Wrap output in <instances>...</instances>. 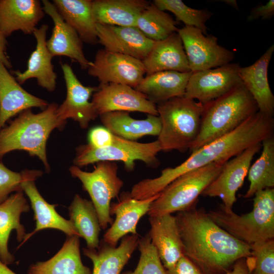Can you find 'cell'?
Returning <instances> with one entry per match:
<instances>
[{
  "instance_id": "obj_26",
  "label": "cell",
  "mask_w": 274,
  "mask_h": 274,
  "mask_svg": "<svg viewBox=\"0 0 274 274\" xmlns=\"http://www.w3.org/2000/svg\"><path fill=\"white\" fill-rule=\"evenodd\" d=\"M142 61L146 75L166 71L191 72L182 40L177 32L165 39L155 41Z\"/></svg>"
},
{
  "instance_id": "obj_21",
  "label": "cell",
  "mask_w": 274,
  "mask_h": 274,
  "mask_svg": "<svg viewBox=\"0 0 274 274\" xmlns=\"http://www.w3.org/2000/svg\"><path fill=\"white\" fill-rule=\"evenodd\" d=\"M273 52L272 44L254 63L239 70L241 82L256 102L258 111L272 117L274 95L268 82V68Z\"/></svg>"
},
{
  "instance_id": "obj_28",
  "label": "cell",
  "mask_w": 274,
  "mask_h": 274,
  "mask_svg": "<svg viewBox=\"0 0 274 274\" xmlns=\"http://www.w3.org/2000/svg\"><path fill=\"white\" fill-rule=\"evenodd\" d=\"M192 74L173 71L146 75L134 88L157 105L171 98L184 96Z\"/></svg>"
},
{
  "instance_id": "obj_40",
  "label": "cell",
  "mask_w": 274,
  "mask_h": 274,
  "mask_svg": "<svg viewBox=\"0 0 274 274\" xmlns=\"http://www.w3.org/2000/svg\"><path fill=\"white\" fill-rule=\"evenodd\" d=\"M88 139L90 146L96 148H102L112 145L114 134L105 127L98 126L90 130Z\"/></svg>"
},
{
  "instance_id": "obj_22",
  "label": "cell",
  "mask_w": 274,
  "mask_h": 274,
  "mask_svg": "<svg viewBox=\"0 0 274 274\" xmlns=\"http://www.w3.org/2000/svg\"><path fill=\"white\" fill-rule=\"evenodd\" d=\"M48 28V25L44 24L35 30L33 35L36 39L37 45L28 59L27 69L23 72L12 71V73L20 84L28 79L35 78L40 86L53 92L56 86L57 75L52 63L53 56L46 44Z\"/></svg>"
},
{
  "instance_id": "obj_8",
  "label": "cell",
  "mask_w": 274,
  "mask_h": 274,
  "mask_svg": "<svg viewBox=\"0 0 274 274\" xmlns=\"http://www.w3.org/2000/svg\"><path fill=\"white\" fill-rule=\"evenodd\" d=\"M161 151L157 140L147 143L130 141L114 135L110 146L96 148L89 144L79 146L74 159V165L82 167L99 161H119L123 162L128 172L133 170L135 161L141 160L152 167L158 166L157 155Z\"/></svg>"
},
{
  "instance_id": "obj_35",
  "label": "cell",
  "mask_w": 274,
  "mask_h": 274,
  "mask_svg": "<svg viewBox=\"0 0 274 274\" xmlns=\"http://www.w3.org/2000/svg\"><path fill=\"white\" fill-rule=\"evenodd\" d=\"M176 25L170 15L151 3L139 15L135 27L150 40L158 41L177 32Z\"/></svg>"
},
{
  "instance_id": "obj_4",
  "label": "cell",
  "mask_w": 274,
  "mask_h": 274,
  "mask_svg": "<svg viewBox=\"0 0 274 274\" xmlns=\"http://www.w3.org/2000/svg\"><path fill=\"white\" fill-rule=\"evenodd\" d=\"M203 105L200 131L189 149L191 152L232 132L258 111L242 83Z\"/></svg>"
},
{
  "instance_id": "obj_38",
  "label": "cell",
  "mask_w": 274,
  "mask_h": 274,
  "mask_svg": "<svg viewBox=\"0 0 274 274\" xmlns=\"http://www.w3.org/2000/svg\"><path fill=\"white\" fill-rule=\"evenodd\" d=\"M250 246L254 265L252 274H274V239Z\"/></svg>"
},
{
  "instance_id": "obj_23",
  "label": "cell",
  "mask_w": 274,
  "mask_h": 274,
  "mask_svg": "<svg viewBox=\"0 0 274 274\" xmlns=\"http://www.w3.org/2000/svg\"><path fill=\"white\" fill-rule=\"evenodd\" d=\"M149 221L151 243L165 269H170L184 255L176 216L170 214L149 216Z\"/></svg>"
},
{
  "instance_id": "obj_46",
  "label": "cell",
  "mask_w": 274,
  "mask_h": 274,
  "mask_svg": "<svg viewBox=\"0 0 274 274\" xmlns=\"http://www.w3.org/2000/svg\"><path fill=\"white\" fill-rule=\"evenodd\" d=\"M223 3L230 6V7H233V8L238 10V7L236 1L235 0H221L220 1Z\"/></svg>"
},
{
  "instance_id": "obj_19",
  "label": "cell",
  "mask_w": 274,
  "mask_h": 274,
  "mask_svg": "<svg viewBox=\"0 0 274 274\" xmlns=\"http://www.w3.org/2000/svg\"><path fill=\"white\" fill-rule=\"evenodd\" d=\"M159 195L139 200L125 194L119 202L113 203L110 206V213L115 215V219L105 233L102 239L116 247L118 241L129 233L138 234L136 226L139 221L148 213L151 204Z\"/></svg>"
},
{
  "instance_id": "obj_16",
  "label": "cell",
  "mask_w": 274,
  "mask_h": 274,
  "mask_svg": "<svg viewBox=\"0 0 274 274\" xmlns=\"http://www.w3.org/2000/svg\"><path fill=\"white\" fill-rule=\"evenodd\" d=\"M65 82L66 95L65 100L58 107L59 118L66 121L72 119L78 122L82 128H86L89 122L98 116L89 99L98 87L85 86L77 78L71 66L67 63L61 64Z\"/></svg>"
},
{
  "instance_id": "obj_42",
  "label": "cell",
  "mask_w": 274,
  "mask_h": 274,
  "mask_svg": "<svg viewBox=\"0 0 274 274\" xmlns=\"http://www.w3.org/2000/svg\"><path fill=\"white\" fill-rule=\"evenodd\" d=\"M274 15V1L269 0L265 5H259L253 8L247 17L248 21L261 19L268 20Z\"/></svg>"
},
{
  "instance_id": "obj_20",
  "label": "cell",
  "mask_w": 274,
  "mask_h": 274,
  "mask_svg": "<svg viewBox=\"0 0 274 274\" xmlns=\"http://www.w3.org/2000/svg\"><path fill=\"white\" fill-rule=\"evenodd\" d=\"M48 105L45 100L24 90L0 62V129L10 119L22 111L32 107L43 110Z\"/></svg>"
},
{
  "instance_id": "obj_11",
  "label": "cell",
  "mask_w": 274,
  "mask_h": 274,
  "mask_svg": "<svg viewBox=\"0 0 274 274\" xmlns=\"http://www.w3.org/2000/svg\"><path fill=\"white\" fill-rule=\"evenodd\" d=\"M87 70L88 74L96 78L100 85L120 84L133 88L146 75L142 60L105 49L97 51Z\"/></svg>"
},
{
  "instance_id": "obj_14",
  "label": "cell",
  "mask_w": 274,
  "mask_h": 274,
  "mask_svg": "<svg viewBox=\"0 0 274 274\" xmlns=\"http://www.w3.org/2000/svg\"><path fill=\"white\" fill-rule=\"evenodd\" d=\"M92 103L98 116L110 112H139L158 116L156 105L143 93L123 84L99 85Z\"/></svg>"
},
{
  "instance_id": "obj_18",
  "label": "cell",
  "mask_w": 274,
  "mask_h": 274,
  "mask_svg": "<svg viewBox=\"0 0 274 274\" xmlns=\"http://www.w3.org/2000/svg\"><path fill=\"white\" fill-rule=\"evenodd\" d=\"M98 43L105 49L143 60L155 41L147 38L135 26L96 23Z\"/></svg>"
},
{
  "instance_id": "obj_36",
  "label": "cell",
  "mask_w": 274,
  "mask_h": 274,
  "mask_svg": "<svg viewBox=\"0 0 274 274\" xmlns=\"http://www.w3.org/2000/svg\"><path fill=\"white\" fill-rule=\"evenodd\" d=\"M152 3L162 11L172 12L177 20L182 22L186 26L197 28L207 35L206 23L213 15L211 12L191 8L181 0H154Z\"/></svg>"
},
{
  "instance_id": "obj_39",
  "label": "cell",
  "mask_w": 274,
  "mask_h": 274,
  "mask_svg": "<svg viewBox=\"0 0 274 274\" xmlns=\"http://www.w3.org/2000/svg\"><path fill=\"white\" fill-rule=\"evenodd\" d=\"M24 177V170L13 172L0 162V203L4 201L12 192L22 191L21 184Z\"/></svg>"
},
{
  "instance_id": "obj_10",
  "label": "cell",
  "mask_w": 274,
  "mask_h": 274,
  "mask_svg": "<svg viewBox=\"0 0 274 274\" xmlns=\"http://www.w3.org/2000/svg\"><path fill=\"white\" fill-rule=\"evenodd\" d=\"M179 35L191 72L220 67L230 63L234 53L220 45L218 39L207 36L196 27L186 26L179 28Z\"/></svg>"
},
{
  "instance_id": "obj_6",
  "label": "cell",
  "mask_w": 274,
  "mask_h": 274,
  "mask_svg": "<svg viewBox=\"0 0 274 274\" xmlns=\"http://www.w3.org/2000/svg\"><path fill=\"white\" fill-rule=\"evenodd\" d=\"M254 196L253 210L247 214L227 213L221 207L207 213L219 227L249 245L274 239V189L262 190Z\"/></svg>"
},
{
  "instance_id": "obj_43",
  "label": "cell",
  "mask_w": 274,
  "mask_h": 274,
  "mask_svg": "<svg viewBox=\"0 0 274 274\" xmlns=\"http://www.w3.org/2000/svg\"><path fill=\"white\" fill-rule=\"evenodd\" d=\"M253 262L250 256L237 260L228 274H252Z\"/></svg>"
},
{
  "instance_id": "obj_12",
  "label": "cell",
  "mask_w": 274,
  "mask_h": 274,
  "mask_svg": "<svg viewBox=\"0 0 274 274\" xmlns=\"http://www.w3.org/2000/svg\"><path fill=\"white\" fill-rule=\"evenodd\" d=\"M261 147L262 143L254 144L226 162L219 174L201 195L220 197L223 202L222 209L227 213L233 211L236 192L248 175L254 156Z\"/></svg>"
},
{
  "instance_id": "obj_24",
  "label": "cell",
  "mask_w": 274,
  "mask_h": 274,
  "mask_svg": "<svg viewBox=\"0 0 274 274\" xmlns=\"http://www.w3.org/2000/svg\"><path fill=\"white\" fill-rule=\"evenodd\" d=\"M44 14L38 0H0V31L6 37L18 30L33 34Z\"/></svg>"
},
{
  "instance_id": "obj_30",
  "label": "cell",
  "mask_w": 274,
  "mask_h": 274,
  "mask_svg": "<svg viewBox=\"0 0 274 274\" xmlns=\"http://www.w3.org/2000/svg\"><path fill=\"white\" fill-rule=\"evenodd\" d=\"M104 127L114 135L133 141L145 135L158 136L161 130L159 116L149 115L145 119L132 118L128 112L113 111L99 115Z\"/></svg>"
},
{
  "instance_id": "obj_5",
  "label": "cell",
  "mask_w": 274,
  "mask_h": 274,
  "mask_svg": "<svg viewBox=\"0 0 274 274\" xmlns=\"http://www.w3.org/2000/svg\"><path fill=\"white\" fill-rule=\"evenodd\" d=\"M156 107L161 125L157 139L161 151L189 149L200 131L203 104L184 95Z\"/></svg>"
},
{
  "instance_id": "obj_37",
  "label": "cell",
  "mask_w": 274,
  "mask_h": 274,
  "mask_svg": "<svg viewBox=\"0 0 274 274\" xmlns=\"http://www.w3.org/2000/svg\"><path fill=\"white\" fill-rule=\"evenodd\" d=\"M138 247L140 256L136 268L133 271H127L123 274H166L148 233L139 238Z\"/></svg>"
},
{
  "instance_id": "obj_31",
  "label": "cell",
  "mask_w": 274,
  "mask_h": 274,
  "mask_svg": "<svg viewBox=\"0 0 274 274\" xmlns=\"http://www.w3.org/2000/svg\"><path fill=\"white\" fill-rule=\"evenodd\" d=\"M150 3L146 0H95L92 10L97 24L135 26L139 15Z\"/></svg>"
},
{
  "instance_id": "obj_34",
  "label": "cell",
  "mask_w": 274,
  "mask_h": 274,
  "mask_svg": "<svg viewBox=\"0 0 274 274\" xmlns=\"http://www.w3.org/2000/svg\"><path fill=\"white\" fill-rule=\"evenodd\" d=\"M262 150L259 157L248 170L249 187L244 196L246 198L266 188L274 187V138H267L262 142Z\"/></svg>"
},
{
  "instance_id": "obj_9",
  "label": "cell",
  "mask_w": 274,
  "mask_h": 274,
  "mask_svg": "<svg viewBox=\"0 0 274 274\" xmlns=\"http://www.w3.org/2000/svg\"><path fill=\"white\" fill-rule=\"evenodd\" d=\"M118 169L116 163L107 161L97 162L91 172L83 171L76 165L69 168L71 175L81 182L83 189L88 193L102 229L113 222L110 213L111 201L118 195L123 186L118 176Z\"/></svg>"
},
{
  "instance_id": "obj_41",
  "label": "cell",
  "mask_w": 274,
  "mask_h": 274,
  "mask_svg": "<svg viewBox=\"0 0 274 274\" xmlns=\"http://www.w3.org/2000/svg\"><path fill=\"white\" fill-rule=\"evenodd\" d=\"M166 274H204L189 258L183 255L175 265L166 269Z\"/></svg>"
},
{
  "instance_id": "obj_13",
  "label": "cell",
  "mask_w": 274,
  "mask_h": 274,
  "mask_svg": "<svg viewBox=\"0 0 274 274\" xmlns=\"http://www.w3.org/2000/svg\"><path fill=\"white\" fill-rule=\"evenodd\" d=\"M240 65L231 63L216 68L192 72L184 96L202 104L209 102L242 84Z\"/></svg>"
},
{
  "instance_id": "obj_32",
  "label": "cell",
  "mask_w": 274,
  "mask_h": 274,
  "mask_svg": "<svg viewBox=\"0 0 274 274\" xmlns=\"http://www.w3.org/2000/svg\"><path fill=\"white\" fill-rule=\"evenodd\" d=\"M64 21L77 32L83 41L92 45L98 43L96 22L91 0H53Z\"/></svg>"
},
{
  "instance_id": "obj_17",
  "label": "cell",
  "mask_w": 274,
  "mask_h": 274,
  "mask_svg": "<svg viewBox=\"0 0 274 274\" xmlns=\"http://www.w3.org/2000/svg\"><path fill=\"white\" fill-rule=\"evenodd\" d=\"M42 3L44 12L54 23L52 35L46 42L50 53L53 57H67L78 63L81 68L88 69L91 61L85 57L83 42L77 32L64 21L52 2L43 0Z\"/></svg>"
},
{
  "instance_id": "obj_25",
  "label": "cell",
  "mask_w": 274,
  "mask_h": 274,
  "mask_svg": "<svg viewBox=\"0 0 274 274\" xmlns=\"http://www.w3.org/2000/svg\"><path fill=\"white\" fill-rule=\"evenodd\" d=\"M139 234L127 235L118 247L111 246L103 239L97 249L83 248L84 255L93 263L91 274H120L138 247Z\"/></svg>"
},
{
  "instance_id": "obj_45",
  "label": "cell",
  "mask_w": 274,
  "mask_h": 274,
  "mask_svg": "<svg viewBox=\"0 0 274 274\" xmlns=\"http://www.w3.org/2000/svg\"><path fill=\"white\" fill-rule=\"evenodd\" d=\"M0 274H16L0 260Z\"/></svg>"
},
{
  "instance_id": "obj_27",
  "label": "cell",
  "mask_w": 274,
  "mask_h": 274,
  "mask_svg": "<svg viewBox=\"0 0 274 274\" xmlns=\"http://www.w3.org/2000/svg\"><path fill=\"white\" fill-rule=\"evenodd\" d=\"M29 209L22 191L15 192L0 203V260L6 265L13 263L15 260L8 248L10 233L15 230L17 241L22 242L26 233L24 226L20 223V216Z\"/></svg>"
},
{
  "instance_id": "obj_15",
  "label": "cell",
  "mask_w": 274,
  "mask_h": 274,
  "mask_svg": "<svg viewBox=\"0 0 274 274\" xmlns=\"http://www.w3.org/2000/svg\"><path fill=\"white\" fill-rule=\"evenodd\" d=\"M24 172V177L21 187L22 191L25 192L30 201L34 213L36 227L32 232L26 234L18 247L21 246L35 233L45 229H55L62 231L67 236H79L77 229L71 221L58 214L55 210L56 205L51 204L47 202L38 190L35 181L42 176L43 172L34 169H25Z\"/></svg>"
},
{
  "instance_id": "obj_7",
  "label": "cell",
  "mask_w": 274,
  "mask_h": 274,
  "mask_svg": "<svg viewBox=\"0 0 274 274\" xmlns=\"http://www.w3.org/2000/svg\"><path fill=\"white\" fill-rule=\"evenodd\" d=\"M225 163H213L179 176L151 204L149 216L180 212L196 205L198 196L220 173Z\"/></svg>"
},
{
  "instance_id": "obj_33",
  "label": "cell",
  "mask_w": 274,
  "mask_h": 274,
  "mask_svg": "<svg viewBox=\"0 0 274 274\" xmlns=\"http://www.w3.org/2000/svg\"><path fill=\"white\" fill-rule=\"evenodd\" d=\"M70 220L89 249H97L101 231L96 210L91 201L75 195L68 208Z\"/></svg>"
},
{
  "instance_id": "obj_44",
  "label": "cell",
  "mask_w": 274,
  "mask_h": 274,
  "mask_svg": "<svg viewBox=\"0 0 274 274\" xmlns=\"http://www.w3.org/2000/svg\"><path fill=\"white\" fill-rule=\"evenodd\" d=\"M7 44V37L0 31V62L9 69L12 65L6 52Z\"/></svg>"
},
{
  "instance_id": "obj_29",
  "label": "cell",
  "mask_w": 274,
  "mask_h": 274,
  "mask_svg": "<svg viewBox=\"0 0 274 274\" xmlns=\"http://www.w3.org/2000/svg\"><path fill=\"white\" fill-rule=\"evenodd\" d=\"M79 236H67L61 248L52 258L29 267L27 274H91L81 260Z\"/></svg>"
},
{
  "instance_id": "obj_2",
  "label": "cell",
  "mask_w": 274,
  "mask_h": 274,
  "mask_svg": "<svg viewBox=\"0 0 274 274\" xmlns=\"http://www.w3.org/2000/svg\"><path fill=\"white\" fill-rule=\"evenodd\" d=\"M273 117L258 111L232 132L191 152L181 164L163 169L157 178L140 181L139 191L147 198L156 195L183 174L213 163H225L250 146L273 136Z\"/></svg>"
},
{
  "instance_id": "obj_1",
  "label": "cell",
  "mask_w": 274,
  "mask_h": 274,
  "mask_svg": "<svg viewBox=\"0 0 274 274\" xmlns=\"http://www.w3.org/2000/svg\"><path fill=\"white\" fill-rule=\"evenodd\" d=\"M196 205L175 216L184 255L204 274H228L235 262L251 256V248L216 224Z\"/></svg>"
},
{
  "instance_id": "obj_3",
  "label": "cell",
  "mask_w": 274,
  "mask_h": 274,
  "mask_svg": "<svg viewBox=\"0 0 274 274\" xmlns=\"http://www.w3.org/2000/svg\"><path fill=\"white\" fill-rule=\"evenodd\" d=\"M58 107L54 102L49 104L38 114L27 109L0 129V158L14 150H24L30 156L38 157L49 172L46 155L48 139L53 130L63 128L66 123L59 118Z\"/></svg>"
}]
</instances>
